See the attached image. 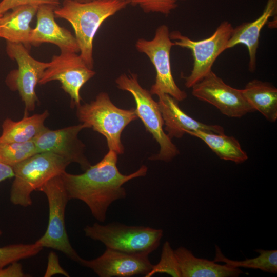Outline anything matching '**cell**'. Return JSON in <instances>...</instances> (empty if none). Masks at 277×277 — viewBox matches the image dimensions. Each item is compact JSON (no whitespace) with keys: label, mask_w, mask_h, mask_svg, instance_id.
<instances>
[{"label":"cell","mask_w":277,"mask_h":277,"mask_svg":"<svg viewBox=\"0 0 277 277\" xmlns=\"http://www.w3.org/2000/svg\"><path fill=\"white\" fill-rule=\"evenodd\" d=\"M95 73L77 53L61 52L52 56L38 84L45 85L51 81H59L61 88L70 97L71 107L74 108L81 104L82 87Z\"/></svg>","instance_id":"11"},{"label":"cell","mask_w":277,"mask_h":277,"mask_svg":"<svg viewBox=\"0 0 277 277\" xmlns=\"http://www.w3.org/2000/svg\"><path fill=\"white\" fill-rule=\"evenodd\" d=\"M78 121L86 128H92L106 139L109 150L118 155L124 152L121 134L125 127L138 118L135 108L123 109L116 106L106 92L97 94L94 100L76 107Z\"/></svg>","instance_id":"3"},{"label":"cell","mask_w":277,"mask_h":277,"mask_svg":"<svg viewBox=\"0 0 277 277\" xmlns=\"http://www.w3.org/2000/svg\"><path fill=\"white\" fill-rule=\"evenodd\" d=\"M242 94L253 109L259 111L267 120H277V89L272 84L254 79L242 89Z\"/></svg>","instance_id":"21"},{"label":"cell","mask_w":277,"mask_h":277,"mask_svg":"<svg viewBox=\"0 0 277 277\" xmlns=\"http://www.w3.org/2000/svg\"><path fill=\"white\" fill-rule=\"evenodd\" d=\"M80 264L91 269L100 277L145 276L153 266L148 256L130 254L107 248L101 255L90 260L82 259Z\"/></svg>","instance_id":"14"},{"label":"cell","mask_w":277,"mask_h":277,"mask_svg":"<svg viewBox=\"0 0 277 277\" xmlns=\"http://www.w3.org/2000/svg\"><path fill=\"white\" fill-rule=\"evenodd\" d=\"M158 96L165 130L170 139L181 138L184 134L200 130L208 133L224 134L223 127L217 125H207L196 121L180 108L179 102L167 94Z\"/></svg>","instance_id":"16"},{"label":"cell","mask_w":277,"mask_h":277,"mask_svg":"<svg viewBox=\"0 0 277 277\" xmlns=\"http://www.w3.org/2000/svg\"><path fill=\"white\" fill-rule=\"evenodd\" d=\"M85 128L82 123L55 130L46 127L33 140L36 152L54 153L70 163H77L85 171L91 165L84 153L85 145L78 135Z\"/></svg>","instance_id":"13"},{"label":"cell","mask_w":277,"mask_h":277,"mask_svg":"<svg viewBox=\"0 0 277 277\" xmlns=\"http://www.w3.org/2000/svg\"><path fill=\"white\" fill-rule=\"evenodd\" d=\"M70 164L51 152L37 153L12 167L14 180L10 202L15 205L28 207L32 204L31 194L53 177L65 171Z\"/></svg>","instance_id":"5"},{"label":"cell","mask_w":277,"mask_h":277,"mask_svg":"<svg viewBox=\"0 0 277 277\" xmlns=\"http://www.w3.org/2000/svg\"><path fill=\"white\" fill-rule=\"evenodd\" d=\"M73 1L84 3V2H91L94 0H73Z\"/></svg>","instance_id":"32"},{"label":"cell","mask_w":277,"mask_h":277,"mask_svg":"<svg viewBox=\"0 0 277 277\" xmlns=\"http://www.w3.org/2000/svg\"><path fill=\"white\" fill-rule=\"evenodd\" d=\"M2 15H3V14L0 13V18L1 17V16H2Z\"/></svg>","instance_id":"35"},{"label":"cell","mask_w":277,"mask_h":277,"mask_svg":"<svg viewBox=\"0 0 277 277\" xmlns=\"http://www.w3.org/2000/svg\"><path fill=\"white\" fill-rule=\"evenodd\" d=\"M18 261L14 262L0 269V277H26L23 266Z\"/></svg>","instance_id":"30"},{"label":"cell","mask_w":277,"mask_h":277,"mask_svg":"<svg viewBox=\"0 0 277 277\" xmlns=\"http://www.w3.org/2000/svg\"><path fill=\"white\" fill-rule=\"evenodd\" d=\"M188 134L203 141L221 159L236 164L242 163L248 159L247 153L233 136L200 130L189 132Z\"/></svg>","instance_id":"22"},{"label":"cell","mask_w":277,"mask_h":277,"mask_svg":"<svg viewBox=\"0 0 277 277\" xmlns=\"http://www.w3.org/2000/svg\"><path fill=\"white\" fill-rule=\"evenodd\" d=\"M44 4H50L57 7L60 6L59 0H2L0 2V13H4L16 7L33 5L40 6Z\"/></svg>","instance_id":"28"},{"label":"cell","mask_w":277,"mask_h":277,"mask_svg":"<svg viewBox=\"0 0 277 277\" xmlns=\"http://www.w3.org/2000/svg\"><path fill=\"white\" fill-rule=\"evenodd\" d=\"M173 46L168 27L166 25L157 27L152 39L140 38L135 43L137 50L149 57L155 70V83L149 91L151 95L167 94L181 102L187 95L177 86L172 74L170 54Z\"/></svg>","instance_id":"9"},{"label":"cell","mask_w":277,"mask_h":277,"mask_svg":"<svg viewBox=\"0 0 277 277\" xmlns=\"http://www.w3.org/2000/svg\"><path fill=\"white\" fill-rule=\"evenodd\" d=\"M115 83L118 89L132 95L138 118L160 146L159 152L149 159L166 162L172 160L180 152L163 129L164 121L158 103L153 99L150 91L141 86L135 73L122 74L116 79Z\"/></svg>","instance_id":"6"},{"label":"cell","mask_w":277,"mask_h":277,"mask_svg":"<svg viewBox=\"0 0 277 277\" xmlns=\"http://www.w3.org/2000/svg\"><path fill=\"white\" fill-rule=\"evenodd\" d=\"M39 6L27 5L16 7L4 13L0 18V38L31 47L29 37L32 28L30 23Z\"/></svg>","instance_id":"19"},{"label":"cell","mask_w":277,"mask_h":277,"mask_svg":"<svg viewBox=\"0 0 277 277\" xmlns=\"http://www.w3.org/2000/svg\"><path fill=\"white\" fill-rule=\"evenodd\" d=\"M55 274H62L67 277L70 276L61 266L56 254L51 251L48 256L47 265L44 276L50 277Z\"/></svg>","instance_id":"29"},{"label":"cell","mask_w":277,"mask_h":277,"mask_svg":"<svg viewBox=\"0 0 277 277\" xmlns=\"http://www.w3.org/2000/svg\"><path fill=\"white\" fill-rule=\"evenodd\" d=\"M48 110L31 116L24 115L19 121L6 118L2 125L0 141L25 143L32 141L47 127L45 121L49 116Z\"/></svg>","instance_id":"20"},{"label":"cell","mask_w":277,"mask_h":277,"mask_svg":"<svg viewBox=\"0 0 277 277\" xmlns=\"http://www.w3.org/2000/svg\"><path fill=\"white\" fill-rule=\"evenodd\" d=\"M276 12L277 0H267L263 13L258 18L233 28L227 49L240 44L246 46L249 57L248 69L250 72H254L256 69V55L261 30L270 17L276 15Z\"/></svg>","instance_id":"17"},{"label":"cell","mask_w":277,"mask_h":277,"mask_svg":"<svg viewBox=\"0 0 277 277\" xmlns=\"http://www.w3.org/2000/svg\"><path fill=\"white\" fill-rule=\"evenodd\" d=\"M117 155L109 150L100 162L83 173L74 174L65 171L61 174L69 200L85 203L93 217L101 222L105 221L108 209L113 202L126 198L124 184L145 176L148 171L147 167L142 165L130 174L121 173L117 167Z\"/></svg>","instance_id":"1"},{"label":"cell","mask_w":277,"mask_h":277,"mask_svg":"<svg viewBox=\"0 0 277 277\" xmlns=\"http://www.w3.org/2000/svg\"><path fill=\"white\" fill-rule=\"evenodd\" d=\"M36 153L33 140L25 143L0 141V162L12 167Z\"/></svg>","instance_id":"24"},{"label":"cell","mask_w":277,"mask_h":277,"mask_svg":"<svg viewBox=\"0 0 277 277\" xmlns=\"http://www.w3.org/2000/svg\"><path fill=\"white\" fill-rule=\"evenodd\" d=\"M191 88L194 97L213 105L228 117H241L254 111L242 89L227 85L212 70Z\"/></svg>","instance_id":"12"},{"label":"cell","mask_w":277,"mask_h":277,"mask_svg":"<svg viewBox=\"0 0 277 277\" xmlns=\"http://www.w3.org/2000/svg\"><path fill=\"white\" fill-rule=\"evenodd\" d=\"M105 1H115V0H105ZM117 1H125V0H117Z\"/></svg>","instance_id":"34"},{"label":"cell","mask_w":277,"mask_h":277,"mask_svg":"<svg viewBox=\"0 0 277 277\" xmlns=\"http://www.w3.org/2000/svg\"><path fill=\"white\" fill-rule=\"evenodd\" d=\"M174 251L181 277H232L244 273L239 268L227 264L221 265L196 258L184 247H179Z\"/></svg>","instance_id":"18"},{"label":"cell","mask_w":277,"mask_h":277,"mask_svg":"<svg viewBox=\"0 0 277 277\" xmlns=\"http://www.w3.org/2000/svg\"><path fill=\"white\" fill-rule=\"evenodd\" d=\"M233 29L230 22L224 21L210 36L200 41L192 40L178 31L170 32L173 45L190 50L193 55V68L190 74L184 77L186 87L191 88L212 70L216 58L227 49Z\"/></svg>","instance_id":"8"},{"label":"cell","mask_w":277,"mask_h":277,"mask_svg":"<svg viewBox=\"0 0 277 277\" xmlns=\"http://www.w3.org/2000/svg\"><path fill=\"white\" fill-rule=\"evenodd\" d=\"M57 7L50 4L39 6L36 14V25L31 30L29 43L35 47L50 43L56 45L61 52L78 53L80 50L75 36L55 20L54 10Z\"/></svg>","instance_id":"15"},{"label":"cell","mask_w":277,"mask_h":277,"mask_svg":"<svg viewBox=\"0 0 277 277\" xmlns=\"http://www.w3.org/2000/svg\"><path fill=\"white\" fill-rule=\"evenodd\" d=\"M260 255L253 259H246L242 261H235L228 259L224 255L219 247L215 245V256L213 261L223 262L234 267H244L258 269L272 273L277 272V250L256 249Z\"/></svg>","instance_id":"23"},{"label":"cell","mask_w":277,"mask_h":277,"mask_svg":"<svg viewBox=\"0 0 277 277\" xmlns=\"http://www.w3.org/2000/svg\"><path fill=\"white\" fill-rule=\"evenodd\" d=\"M84 231L86 236L102 243L107 248L144 256L157 248L163 235L161 229L117 222L106 225L95 223L85 226Z\"/></svg>","instance_id":"4"},{"label":"cell","mask_w":277,"mask_h":277,"mask_svg":"<svg viewBox=\"0 0 277 277\" xmlns=\"http://www.w3.org/2000/svg\"><path fill=\"white\" fill-rule=\"evenodd\" d=\"M182 0H126L133 6H138L146 12L160 13L168 15L177 7V2Z\"/></svg>","instance_id":"27"},{"label":"cell","mask_w":277,"mask_h":277,"mask_svg":"<svg viewBox=\"0 0 277 277\" xmlns=\"http://www.w3.org/2000/svg\"><path fill=\"white\" fill-rule=\"evenodd\" d=\"M37 191L46 196L49 206L47 228L44 235L36 241L43 248H50L63 253L80 264L82 258L72 247L66 231L65 212L70 200L61 174L51 179Z\"/></svg>","instance_id":"7"},{"label":"cell","mask_w":277,"mask_h":277,"mask_svg":"<svg viewBox=\"0 0 277 277\" xmlns=\"http://www.w3.org/2000/svg\"><path fill=\"white\" fill-rule=\"evenodd\" d=\"M125 1L94 0L78 2L64 0L54 10L55 17L68 22L73 28L80 55L91 69H93V43L98 29L108 17L124 8Z\"/></svg>","instance_id":"2"},{"label":"cell","mask_w":277,"mask_h":277,"mask_svg":"<svg viewBox=\"0 0 277 277\" xmlns=\"http://www.w3.org/2000/svg\"><path fill=\"white\" fill-rule=\"evenodd\" d=\"M158 273H166L173 277H181L174 251L168 241H166L163 246L159 262L153 265L151 270L145 277H151Z\"/></svg>","instance_id":"26"},{"label":"cell","mask_w":277,"mask_h":277,"mask_svg":"<svg viewBox=\"0 0 277 277\" xmlns=\"http://www.w3.org/2000/svg\"><path fill=\"white\" fill-rule=\"evenodd\" d=\"M6 51L11 60L16 62L17 68L8 74L5 83L10 90L18 92L25 106L24 115H28L35 110L38 102L36 87L49 66V62L34 58L29 50L20 43L6 42Z\"/></svg>","instance_id":"10"},{"label":"cell","mask_w":277,"mask_h":277,"mask_svg":"<svg viewBox=\"0 0 277 277\" xmlns=\"http://www.w3.org/2000/svg\"><path fill=\"white\" fill-rule=\"evenodd\" d=\"M13 176V168L0 162V183Z\"/></svg>","instance_id":"31"},{"label":"cell","mask_w":277,"mask_h":277,"mask_svg":"<svg viewBox=\"0 0 277 277\" xmlns=\"http://www.w3.org/2000/svg\"><path fill=\"white\" fill-rule=\"evenodd\" d=\"M3 232L2 230L0 229V236L2 234Z\"/></svg>","instance_id":"33"},{"label":"cell","mask_w":277,"mask_h":277,"mask_svg":"<svg viewBox=\"0 0 277 277\" xmlns=\"http://www.w3.org/2000/svg\"><path fill=\"white\" fill-rule=\"evenodd\" d=\"M43 247L36 241L32 244H15L0 247V269L16 261L38 254Z\"/></svg>","instance_id":"25"}]
</instances>
